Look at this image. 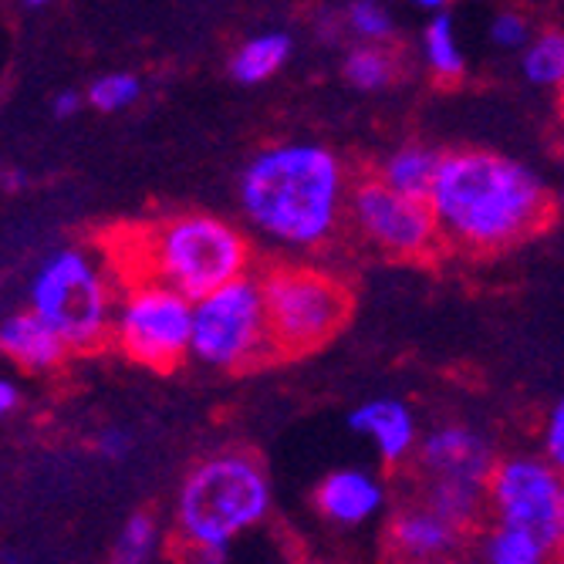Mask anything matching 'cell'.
<instances>
[{
  "label": "cell",
  "instance_id": "1",
  "mask_svg": "<svg viewBox=\"0 0 564 564\" xmlns=\"http://www.w3.org/2000/svg\"><path fill=\"white\" fill-rule=\"evenodd\" d=\"M430 207L443 243L470 258H494L538 237L554 217L547 183L524 163L490 149L443 152Z\"/></svg>",
  "mask_w": 564,
  "mask_h": 564
},
{
  "label": "cell",
  "instance_id": "2",
  "mask_svg": "<svg viewBox=\"0 0 564 564\" xmlns=\"http://www.w3.org/2000/svg\"><path fill=\"white\" fill-rule=\"evenodd\" d=\"M351 176L322 142H274L253 152L237 180L240 214L253 234L294 253L328 247L348 224Z\"/></svg>",
  "mask_w": 564,
  "mask_h": 564
},
{
  "label": "cell",
  "instance_id": "3",
  "mask_svg": "<svg viewBox=\"0 0 564 564\" xmlns=\"http://www.w3.org/2000/svg\"><path fill=\"white\" fill-rule=\"evenodd\" d=\"M119 278H156L193 301L253 271V247L240 227L214 214H173L119 230L106 250Z\"/></svg>",
  "mask_w": 564,
  "mask_h": 564
},
{
  "label": "cell",
  "instance_id": "4",
  "mask_svg": "<svg viewBox=\"0 0 564 564\" xmlns=\"http://www.w3.org/2000/svg\"><path fill=\"white\" fill-rule=\"evenodd\" d=\"M274 490L268 467L247 449H217L183 477L173 538L186 557L227 561L230 547L268 524Z\"/></svg>",
  "mask_w": 564,
  "mask_h": 564
},
{
  "label": "cell",
  "instance_id": "5",
  "mask_svg": "<svg viewBox=\"0 0 564 564\" xmlns=\"http://www.w3.org/2000/svg\"><path fill=\"white\" fill-rule=\"evenodd\" d=\"M122 278L106 250L62 247L31 278V307L62 332L72 351L112 341Z\"/></svg>",
  "mask_w": 564,
  "mask_h": 564
},
{
  "label": "cell",
  "instance_id": "6",
  "mask_svg": "<svg viewBox=\"0 0 564 564\" xmlns=\"http://www.w3.org/2000/svg\"><path fill=\"white\" fill-rule=\"evenodd\" d=\"M261 288L278 358L325 348L351 318V288L328 268L281 261L261 271Z\"/></svg>",
  "mask_w": 564,
  "mask_h": 564
},
{
  "label": "cell",
  "instance_id": "7",
  "mask_svg": "<svg viewBox=\"0 0 564 564\" xmlns=\"http://www.w3.org/2000/svg\"><path fill=\"white\" fill-rule=\"evenodd\" d=\"M494 464L497 453L480 430L467 423H440L420 440L413 464H409L413 494L477 534L480 518L487 514Z\"/></svg>",
  "mask_w": 564,
  "mask_h": 564
},
{
  "label": "cell",
  "instance_id": "8",
  "mask_svg": "<svg viewBox=\"0 0 564 564\" xmlns=\"http://www.w3.org/2000/svg\"><path fill=\"white\" fill-rule=\"evenodd\" d=\"M189 358L217 372H247L278 358L261 274H240L193 301Z\"/></svg>",
  "mask_w": 564,
  "mask_h": 564
},
{
  "label": "cell",
  "instance_id": "9",
  "mask_svg": "<svg viewBox=\"0 0 564 564\" xmlns=\"http://www.w3.org/2000/svg\"><path fill=\"white\" fill-rule=\"evenodd\" d=\"M112 345L135 366L173 372L193 348V297L156 278H126Z\"/></svg>",
  "mask_w": 564,
  "mask_h": 564
},
{
  "label": "cell",
  "instance_id": "10",
  "mask_svg": "<svg viewBox=\"0 0 564 564\" xmlns=\"http://www.w3.org/2000/svg\"><path fill=\"white\" fill-rule=\"evenodd\" d=\"M348 227L389 261L423 264L446 247L426 196H409L379 176H362L348 193Z\"/></svg>",
  "mask_w": 564,
  "mask_h": 564
},
{
  "label": "cell",
  "instance_id": "11",
  "mask_svg": "<svg viewBox=\"0 0 564 564\" xmlns=\"http://www.w3.org/2000/svg\"><path fill=\"white\" fill-rule=\"evenodd\" d=\"M561 500H564V477L551 459L514 453L494 464L487 484V510L494 521L531 528L551 541H557L561 524Z\"/></svg>",
  "mask_w": 564,
  "mask_h": 564
},
{
  "label": "cell",
  "instance_id": "12",
  "mask_svg": "<svg viewBox=\"0 0 564 564\" xmlns=\"http://www.w3.org/2000/svg\"><path fill=\"white\" fill-rule=\"evenodd\" d=\"M470 538H474V531L456 524L453 518H446L443 510H436L433 503H426L416 494L402 507H395L386 524L389 554L399 561H420V564L449 561L456 554H464Z\"/></svg>",
  "mask_w": 564,
  "mask_h": 564
},
{
  "label": "cell",
  "instance_id": "13",
  "mask_svg": "<svg viewBox=\"0 0 564 564\" xmlns=\"http://www.w3.org/2000/svg\"><path fill=\"white\" fill-rule=\"evenodd\" d=\"M315 514L335 531H362L382 518L389 490L386 480L366 467H341L318 480Z\"/></svg>",
  "mask_w": 564,
  "mask_h": 564
},
{
  "label": "cell",
  "instance_id": "14",
  "mask_svg": "<svg viewBox=\"0 0 564 564\" xmlns=\"http://www.w3.org/2000/svg\"><path fill=\"white\" fill-rule=\"evenodd\" d=\"M348 430L358 440H366L386 467H409L423 440L413 405L392 395H379L355 405L348 413Z\"/></svg>",
  "mask_w": 564,
  "mask_h": 564
},
{
  "label": "cell",
  "instance_id": "15",
  "mask_svg": "<svg viewBox=\"0 0 564 564\" xmlns=\"http://www.w3.org/2000/svg\"><path fill=\"white\" fill-rule=\"evenodd\" d=\"M68 341L34 307L14 312L0 322V355L24 372H51L68 358Z\"/></svg>",
  "mask_w": 564,
  "mask_h": 564
},
{
  "label": "cell",
  "instance_id": "16",
  "mask_svg": "<svg viewBox=\"0 0 564 564\" xmlns=\"http://www.w3.org/2000/svg\"><path fill=\"white\" fill-rule=\"evenodd\" d=\"M477 547H480V557L490 564H544L557 551V541L521 524L494 521L487 531H480Z\"/></svg>",
  "mask_w": 564,
  "mask_h": 564
},
{
  "label": "cell",
  "instance_id": "17",
  "mask_svg": "<svg viewBox=\"0 0 564 564\" xmlns=\"http://www.w3.org/2000/svg\"><path fill=\"white\" fill-rule=\"evenodd\" d=\"M440 163H443V152H436V149H430L423 142H405V145L392 149L389 156L379 163L376 176L386 180L389 186L409 193V196H426L430 199Z\"/></svg>",
  "mask_w": 564,
  "mask_h": 564
},
{
  "label": "cell",
  "instance_id": "18",
  "mask_svg": "<svg viewBox=\"0 0 564 564\" xmlns=\"http://www.w3.org/2000/svg\"><path fill=\"white\" fill-rule=\"evenodd\" d=\"M402 62L392 51L389 41H355V47H348L341 75L355 91H386L399 82Z\"/></svg>",
  "mask_w": 564,
  "mask_h": 564
},
{
  "label": "cell",
  "instance_id": "19",
  "mask_svg": "<svg viewBox=\"0 0 564 564\" xmlns=\"http://www.w3.org/2000/svg\"><path fill=\"white\" fill-rule=\"evenodd\" d=\"M291 58V37L284 31H268L247 37L230 58V75L240 85H264Z\"/></svg>",
  "mask_w": 564,
  "mask_h": 564
},
{
  "label": "cell",
  "instance_id": "20",
  "mask_svg": "<svg viewBox=\"0 0 564 564\" xmlns=\"http://www.w3.org/2000/svg\"><path fill=\"white\" fill-rule=\"evenodd\" d=\"M423 65L426 72L440 82V85H456L459 78L467 75V55L464 44H459L456 24L440 11L430 18V24L423 28Z\"/></svg>",
  "mask_w": 564,
  "mask_h": 564
},
{
  "label": "cell",
  "instance_id": "21",
  "mask_svg": "<svg viewBox=\"0 0 564 564\" xmlns=\"http://www.w3.org/2000/svg\"><path fill=\"white\" fill-rule=\"evenodd\" d=\"M521 72L538 88L564 91V28L541 31L521 51Z\"/></svg>",
  "mask_w": 564,
  "mask_h": 564
},
{
  "label": "cell",
  "instance_id": "22",
  "mask_svg": "<svg viewBox=\"0 0 564 564\" xmlns=\"http://www.w3.org/2000/svg\"><path fill=\"white\" fill-rule=\"evenodd\" d=\"M160 551H163V531H160L156 518H149V514H132L116 538V561H122V564L156 561Z\"/></svg>",
  "mask_w": 564,
  "mask_h": 564
},
{
  "label": "cell",
  "instance_id": "23",
  "mask_svg": "<svg viewBox=\"0 0 564 564\" xmlns=\"http://www.w3.org/2000/svg\"><path fill=\"white\" fill-rule=\"evenodd\" d=\"M341 28L355 41H392L395 21L382 0H351L341 14Z\"/></svg>",
  "mask_w": 564,
  "mask_h": 564
},
{
  "label": "cell",
  "instance_id": "24",
  "mask_svg": "<svg viewBox=\"0 0 564 564\" xmlns=\"http://www.w3.org/2000/svg\"><path fill=\"white\" fill-rule=\"evenodd\" d=\"M139 95H142V82L135 75L112 72V75H101V78L91 82V88H88V106L95 112L112 116V112H122V109L135 106Z\"/></svg>",
  "mask_w": 564,
  "mask_h": 564
},
{
  "label": "cell",
  "instance_id": "25",
  "mask_svg": "<svg viewBox=\"0 0 564 564\" xmlns=\"http://www.w3.org/2000/svg\"><path fill=\"white\" fill-rule=\"evenodd\" d=\"M531 37H534V28L521 11H500L490 21V41L503 51H524Z\"/></svg>",
  "mask_w": 564,
  "mask_h": 564
},
{
  "label": "cell",
  "instance_id": "26",
  "mask_svg": "<svg viewBox=\"0 0 564 564\" xmlns=\"http://www.w3.org/2000/svg\"><path fill=\"white\" fill-rule=\"evenodd\" d=\"M541 453L551 459V467H557V474L564 477V399L554 402V409L544 420L541 430Z\"/></svg>",
  "mask_w": 564,
  "mask_h": 564
},
{
  "label": "cell",
  "instance_id": "27",
  "mask_svg": "<svg viewBox=\"0 0 564 564\" xmlns=\"http://www.w3.org/2000/svg\"><path fill=\"white\" fill-rule=\"evenodd\" d=\"M129 446H132V440H129V433L126 430H101L98 433V453L101 456H109V459H122L126 453H129Z\"/></svg>",
  "mask_w": 564,
  "mask_h": 564
},
{
  "label": "cell",
  "instance_id": "28",
  "mask_svg": "<svg viewBox=\"0 0 564 564\" xmlns=\"http://www.w3.org/2000/svg\"><path fill=\"white\" fill-rule=\"evenodd\" d=\"M78 109H82L78 91H58L55 98H51V112H55L58 119H72V116H78Z\"/></svg>",
  "mask_w": 564,
  "mask_h": 564
},
{
  "label": "cell",
  "instance_id": "29",
  "mask_svg": "<svg viewBox=\"0 0 564 564\" xmlns=\"http://www.w3.org/2000/svg\"><path fill=\"white\" fill-rule=\"evenodd\" d=\"M21 402V392L11 379H0V420H8Z\"/></svg>",
  "mask_w": 564,
  "mask_h": 564
},
{
  "label": "cell",
  "instance_id": "30",
  "mask_svg": "<svg viewBox=\"0 0 564 564\" xmlns=\"http://www.w3.org/2000/svg\"><path fill=\"white\" fill-rule=\"evenodd\" d=\"M416 8H423V11H433V14H440L443 8H449V0H413Z\"/></svg>",
  "mask_w": 564,
  "mask_h": 564
},
{
  "label": "cell",
  "instance_id": "31",
  "mask_svg": "<svg viewBox=\"0 0 564 564\" xmlns=\"http://www.w3.org/2000/svg\"><path fill=\"white\" fill-rule=\"evenodd\" d=\"M557 551H564V500H561V524H557Z\"/></svg>",
  "mask_w": 564,
  "mask_h": 564
},
{
  "label": "cell",
  "instance_id": "32",
  "mask_svg": "<svg viewBox=\"0 0 564 564\" xmlns=\"http://www.w3.org/2000/svg\"><path fill=\"white\" fill-rule=\"evenodd\" d=\"M24 183V176L21 173H14V176H8V186H21Z\"/></svg>",
  "mask_w": 564,
  "mask_h": 564
},
{
  "label": "cell",
  "instance_id": "33",
  "mask_svg": "<svg viewBox=\"0 0 564 564\" xmlns=\"http://www.w3.org/2000/svg\"><path fill=\"white\" fill-rule=\"evenodd\" d=\"M31 8H44V4H51V0H28Z\"/></svg>",
  "mask_w": 564,
  "mask_h": 564
}]
</instances>
